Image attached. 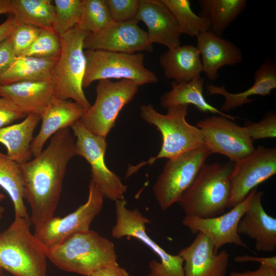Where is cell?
<instances>
[{"label": "cell", "mask_w": 276, "mask_h": 276, "mask_svg": "<svg viewBox=\"0 0 276 276\" xmlns=\"http://www.w3.org/2000/svg\"><path fill=\"white\" fill-rule=\"evenodd\" d=\"M16 57L10 36L0 44V77L12 64Z\"/></svg>", "instance_id": "cell-39"}, {"label": "cell", "mask_w": 276, "mask_h": 276, "mask_svg": "<svg viewBox=\"0 0 276 276\" xmlns=\"http://www.w3.org/2000/svg\"><path fill=\"white\" fill-rule=\"evenodd\" d=\"M113 22H120L136 18L140 0H106Z\"/></svg>", "instance_id": "cell-36"}, {"label": "cell", "mask_w": 276, "mask_h": 276, "mask_svg": "<svg viewBox=\"0 0 276 276\" xmlns=\"http://www.w3.org/2000/svg\"><path fill=\"white\" fill-rule=\"evenodd\" d=\"M0 276H4V275H2V274H0Z\"/></svg>", "instance_id": "cell-48"}, {"label": "cell", "mask_w": 276, "mask_h": 276, "mask_svg": "<svg viewBox=\"0 0 276 276\" xmlns=\"http://www.w3.org/2000/svg\"><path fill=\"white\" fill-rule=\"evenodd\" d=\"M27 115L6 98L0 97V129L14 121L25 118Z\"/></svg>", "instance_id": "cell-38"}, {"label": "cell", "mask_w": 276, "mask_h": 276, "mask_svg": "<svg viewBox=\"0 0 276 276\" xmlns=\"http://www.w3.org/2000/svg\"><path fill=\"white\" fill-rule=\"evenodd\" d=\"M89 276H130L128 271L119 264L100 268Z\"/></svg>", "instance_id": "cell-41"}, {"label": "cell", "mask_w": 276, "mask_h": 276, "mask_svg": "<svg viewBox=\"0 0 276 276\" xmlns=\"http://www.w3.org/2000/svg\"><path fill=\"white\" fill-rule=\"evenodd\" d=\"M275 173V148L258 146L252 154L235 163L233 167L228 208L240 203L258 185Z\"/></svg>", "instance_id": "cell-13"}, {"label": "cell", "mask_w": 276, "mask_h": 276, "mask_svg": "<svg viewBox=\"0 0 276 276\" xmlns=\"http://www.w3.org/2000/svg\"><path fill=\"white\" fill-rule=\"evenodd\" d=\"M46 254L48 259L60 270L84 276L119 264L114 244L90 229L47 249Z\"/></svg>", "instance_id": "cell-2"}, {"label": "cell", "mask_w": 276, "mask_h": 276, "mask_svg": "<svg viewBox=\"0 0 276 276\" xmlns=\"http://www.w3.org/2000/svg\"><path fill=\"white\" fill-rule=\"evenodd\" d=\"M139 21L136 18L120 22L113 21L86 37L84 49L124 53L151 52L152 43L147 32L139 26Z\"/></svg>", "instance_id": "cell-15"}, {"label": "cell", "mask_w": 276, "mask_h": 276, "mask_svg": "<svg viewBox=\"0 0 276 276\" xmlns=\"http://www.w3.org/2000/svg\"><path fill=\"white\" fill-rule=\"evenodd\" d=\"M2 269L0 268V274H2Z\"/></svg>", "instance_id": "cell-47"}, {"label": "cell", "mask_w": 276, "mask_h": 276, "mask_svg": "<svg viewBox=\"0 0 276 276\" xmlns=\"http://www.w3.org/2000/svg\"><path fill=\"white\" fill-rule=\"evenodd\" d=\"M61 50L60 37L54 30L41 29L35 41L19 56L57 59L60 55Z\"/></svg>", "instance_id": "cell-34"}, {"label": "cell", "mask_w": 276, "mask_h": 276, "mask_svg": "<svg viewBox=\"0 0 276 276\" xmlns=\"http://www.w3.org/2000/svg\"><path fill=\"white\" fill-rule=\"evenodd\" d=\"M136 19L147 26L150 41L168 49L180 45L181 33L172 14L160 0H140Z\"/></svg>", "instance_id": "cell-18"}, {"label": "cell", "mask_w": 276, "mask_h": 276, "mask_svg": "<svg viewBox=\"0 0 276 276\" xmlns=\"http://www.w3.org/2000/svg\"><path fill=\"white\" fill-rule=\"evenodd\" d=\"M196 126L211 154L225 155L235 163L255 150L246 127L225 117L215 114L198 121Z\"/></svg>", "instance_id": "cell-12"}, {"label": "cell", "mask_w": 276, "mask_h": 276, "mask_svg": "<svg viewBox=\"0 0 276 276\" xmlns=\"http://www.w3.org/2000/svg\"><path fill=\"white\" fill-rule=\"evenodd\" d=\"M51 0H11V14L18 24L53 30L55 7Z\"/></svg>", "instance_id": "cell-28"}, {"label": "cell", "mask_w": 276, "mask_h": 276, "mask_svg": "<svg viewBox=\"0 0 276 276\" xmlns=\"http://www.w3.org/2000/svg\"><path fill=\"white\" fill-rule=\"evenodd\" d=\"M252 140L274 138L276 136V115L270 111L259 122L245 126Z\"/></svg>", "instance_id": "cell-37"}, {"label": "cell", "mask_w": 276, "mask_h": 276, "mask_svg": "<svg viewBox=\"0 0 276 276\" xmlns=\"http://www.w3.org/2000/svg\"><path fill=\"white\" fill-rule=\"evenodd\" d=\"M256 191V188L253 189L243 201L226 213L209 218L185 216L182 223L192 233L203 234L213 244L215 253L226 244L247 248L238 233V225Z\"/></svg>", "instance_id": "cell-14"}, {"label": "cell", "mask_w": 276, "mask_h": 276, "mask_svg": "<svg viewBox=\"0 0 276 276\" xmlns=\"http://www.w3.org/2000/svg\"><path fill=\"white\" fill-rule=\"evenodd\" d=\"M112 22L106 0H82L81 16L76 27L93 33Z\"/></svg>", "instance_id": "cell-32"}, {"label": "cell", "mask_w": 276, "mask_h": 276, "mask_svg": "<svg viewBox=\"0 0 276 276\" xmlns=\"http://www.w3.org/2000/svg\"><path fill=\"white\" fill-rule=\"evenodd\" d=\"M201 16L209 19L210 30L221 36L223 32L245 9L246 0H199Z\"/></svg>", "instance_id": "cell-29"}, {"label": "cell", "mask_w": 276, "mask_h": 276, "mask_svg": "<svg viewBox=\"0 0 276 276\" xmlns=\"http://www.w3.org/2000/svg\"><path fill=\"white\" fill-rule=\"evenodd\" d=\"M204 80L199 77L188 82L173 81L170 91L164 94L160 100L164 108L177 105H193L200 112H210L225 117L234 122L237 117L222 112L209 103L203 95Z\"/></svg>", "instance_id": "cell-26"}, {"label": "cell", "mask_w": 276, "mask_h": 276, "mask_svg": "<svg viewBox=\"0 0 276 276\" xmlns=\"http://www.w3.org/2000/svg\"><path fill=\"white\" fill-rule=\"evenodd\" d=\"M116 223L111 230L113 238L124 237L136 238L150 248L159 257V262L169 266H183V261L178 254L173 255L167 252L153 240L146 232V225L150 219L144 216L137 209L130 210L127 207L124 199L115 201Z\"/></svg>", "instance_id": "cell-16"}, {"label": "cell", "mask_w": 276, "mask_h": 276, "mask_svg": "<svg viewBox=\"0 0 276 276\" xmlns=\"http://www.w3.org/2000/svg\"><path fill=\"white\" fill-rule=\"evenodd\" d=\"M175 18L180 31L190 37L210 30V21L207 18L196 14L191 8L189 0H160Z\"/></svg>", "instance_id": "cell-31"}, {"label": "cell", "mask_w": 276, "mask_h": 276, "mask_svg": "<svg viewBox=\"0 0 276 276\" xmlns=\"http://www.w3.org/2000/svg\"><path fill=\"white\" fill-rule=\"evenodd\" d=\"M90 34L75 27L60 37L61 52L52 74L54 96L63 100L72 99L87 109L91 105L83 87L86 69L83 44Z\"/></svg>", "instance_id": "cell-6"}, {"label": "cell", "mask_w": 276, "mask_h": 276, "mask_svg": "<svg viewBox=\"0 0 276 276\" xmlns=\"http://www.w3.org/2000/svg\"><path fill=\"white\" fill-rule=\"evenodd\" d=\"M196 37V47L200 56L202 72L210 81L218 78V71L222 67L237 64L243 60L242 52L237 46L211 30Z\"/></svg>", "instance_id": "cell-21"}, {"label": "cell", "mask_w": 276, "mask_h": 276, "mask_svg": "<svg viewBox=\"0 0 276 276\" xmlns=\"http://www.w3.org/2000/svg\"><path fill=\"white\" fill-rule=\"evenodd\" d=\"M87 110L77 102L54 96L41 115L40 130L31 145L32 155H37L49 138L59 130L71 127L79 121Z\"/></svg>", "instance_id": "cell-20"}, {"label": "cell", "mask_w": 276, "mask_h": 276, "mask_svg": "<svg viewBox=\"0 0 276 276\" xmlns=\"http://www.w3.org/2000/svg\"><path fill=\"white\" fill-rule=\"evenodd\" d=\"M236 262H258L260 265H264L276 268V257H257L249 255L236 256L234 259Z\"/></svg>", "instance_id": "cell-42"}, {"label": "cell", "mask_w": 276, "mask_h": 276, "mask_svg": "<svg viewBox=\"0 0 276 276\" xmlns=\"http://www.w3.org/2000/svg\"><path fill=\"white\" fill-rule=\"evenodd\" d=\"M5 198V195L0 193V201H2Z\"/></svg>", "instance_id": "cell-46"}, {"label": "cell", "mask_w": 276, "mask_h": 276, "mask_svg": "<svg viewBox=\"0 0 276 276\" xmlns=\"http://www.w3.org/2000/svg\"><path fill=\"white\" fill-rule=\"evenodd\" d=\"M11 12V0H0V15Z\"/></svg>", "instance_id": "cell-44"}, {"label": "cell", "mask_w": 276, "mask_h": 276, "mask_svg": "<svg viewBox=\"0 0 276 276\" xmlns=\"http://www.w3.org/2000/svg\"><path fill=\"white\" fill-rule=\"evenodd\" d=\"M211 154L203 144L168 159L153 187L154 196L162 210L178 202Z\"/></svg>", "instance_id": "cell-8"}, {"label": "cell", "mask_w": 276, "mask_h": 276, "mask_svg": "<svg viewBox=\"0 0 276 276\" xmlns=\"http://www.w3.org/2000/svg\"><path fill=\"white\" fill-rule=\"evenodd\" d=\"M31 225L30 218L15 217L0 233V268L14 276H47L46 249Z\"/></svg>", "instance_id": "cell-4"}, {"label": "cell", "mask_w": 276, "mask_h": 276, "mask_svg": "<svg viewBox=\"0 0 276 276\" xmlns=\"http://www.w3.org/2000/svg\"><path fill=\"white\" fill-rule=\"evenodd\" d=\"M52 79L0 85V97L7 98L27 116L41 115L54 97Z\"/></svg>", "instance_id": "cell-22"}, {"label": "cell", "mask_w": 276, "mask_h": 276, "mask_svg": "<svg viewBox=\"0 0 276 276\" xmlns=\"http://www.w3.org/2000/svg\"><path fill=\"white\" fill-rule=\"evenodd\" d=\"M228 164H205L178 203L185 216L209 218L222 214L231 195Z\"/></svg>", "instance_id": "cell-5"}, {"label": "cell", "mask_w": 276, "mask_h": 276, "mask_svg": "<svg viewBox=\"0 0 276 276\" xmlns=\"http://www.w3.org/2000/svg\"><path fill=\"white\" fill-rule=\"evenodd\" d=\"M0 186L13 202L15 217L30 218L24 202V185L19 164L7 155L0 156Z\"/></svg>", "instance_id": "cell-30"}, {"label": "cell", "mask_w": 276, "mask_h": 276, "mask_svg": "<svg viewBox=\"0 0 276 276\" xmlns=\"http://www.w3.org/2000/svg\"><path fill=\"white\" fill-rule=\"evenodd\" d=\"M71 127L76 137L75 148L77 155L84 157L90 166L91 180L106 198L115 201L124 199L127 186L105 164L104 155L107 146L106 138L94 134L79 121Z\"/></svg>", "instance_id": "cell-11"}, {"label": "cell", "mask_w": 276, "mask_h": 276, "mask_svg": "<svg viewBox=\"0 0 276 276\" xmlns=\"http://www.w3.org/2000/svg\"><path fill=\"white\" fill-rule=\"evenodd\" d=\"M159 62L165 76L173 81L188 82L200 77L202 72L200 54L192 44L168 49L160 55Z\"/></svg>", "instance_id": "cell-24"}, {"label": "cell", "mask_w": 276, "mask_h": 276, "mask_svg": "<svg viewBox=\"0 0 276 276\" xmlns=\"http://www.w3.org/2000/svg\"><path fill=\"white\" fill-rule=\"evenodd\" d=\"M188 106L187 105L171 106L167 108L166 114H162L150 104L141 105V117L148 124L155 126L160 131L162 145L155 156L134 167H129L126 177L130 176L142 166L152 165L157 159H169L205 144L199 128L186 121Z\"/></svg>", "instance_id": "cell-3"}, {"label": "cell", "mask_w": 276, "mask_h": 276, "mask_svg": "<svg viewBox=\"0 0 276 276\" xmlns=\"http://www.w3.org/2000/svg\"><path fill=\"white\" fill-rule=\"evenodd\" d=\"M17 24L12 14L0 24V44L11 36Z\"/></svg>", "instance_id": "cell-43"}, {"label": "cell", "mask_w": 276, "mask_h": 276, "mask_svg": "<svg viewBox=\"0 0 276 276\" xmlns=\"http://www.w3.org/2000/svg\"><path fill=\"white\" fill-rule=\"evenodd\" d=\"M84 54L86 69L83 88L103 79L130 80L139 86L159 81L154 72L145 67L143 54L87 50Z\"/></svg>", "instance_id": "cell-7"}, {"label": "cell", "mask_w": 276, "mask_h": 276, "mask_svg": "<svg viewBox=\"0 0 276 276\" xmlns=\"http://www.w3.org/2000/svg\"><path fill=\"white\" fill-rule=\"evenodd\" d=\"M196 234L192 243L178 254L183 261L185 276H226L228 252L215 253L210 240L201 233Z\"/></svg>", "instance_id": "cell-17"}, {"label": "cell", "mask_w": 276, "mask_h": 276, "mask_svg": "<svg viewBox=\"0 0 276 276\" xmlns=\"http://www.w3.org/2000/svg\"><path fill=\"white\" fill-rule=\"evenodd\" d=\"M229 276H276V268L260 265L259 267L254 271L231 272Z\"/></svg>", "instance_id": "cell-40"}, {"label": "cell", "mask_w": 276, "mask_h": 276, "mask_svg": "<svg viewBox=\"0 0 276 276\" xmlns=\"http://www.w3.org/2000/svg\"><path fill=\"white\" fill-rule=\"evenodd\" d=\"M4 212L5 208L2 206H0V219L2 218Z\"/></svg>", "instance_id": "cell-45"}, {"label": "cell", "mask_w": 276, "mask_h": 276, "mask_svg": "<svg viewBox=\"0 0 276 276\" xmlns=\"http://www.w3.org/2000/svg\"><path fill=\"white\" fill-rule=\"evenodd\" d=\"M138 89L139 86L130 80L98 81L95 103L79 122L94 134L106 138L114 126L120 112L133 99Z\"/></svg>", "instance_id": "cell-9"}, {"label": "cell", "mask_w": 276, "mask_h": 276, "mask_svg": "<svg viewBox=\"0 0 276 276\" xmlns=\"http://www.w3.org/2000/svg\"><path fill=\"white\" fill-rule=\"evenodd\" d=\"M76 155L74 138L70 129L64 128L55 133L34 158L19 164L34 229L54 216L67 164Z\"/></svg>", "instance_id": "cell-1"}, {"label": "cell", "mask_w": 276, "mask_h": 276, "mask_svg": "<svg viewBox=\"0 0 276 276\" xmlns=\"http://www.w3.org/2000/svg\"><path fill=\"white\" fill-rule=\"evenodd\" d=\"M41 119L40 115L30 114L22 122L0 129V143L6 147L9 158L18 164L30 160L33 133Z\"/></svg>", "instance_id": "cell-25"}, {"label": "cell", "mask_w": 276, "mask_h": 276, "mask_svg": "<svg viewBox=\"0 0 276 276\" xmlns=\"http://www.w3.org/2000/svg\"><path fill=\"white\" fill-rule=\"evenodd\" d=\"M103 197L99 188L90 180L88 198L84 204L63 217L54 216L34 229V235L47 249L76 234L89 231L90 224L102 209Z\"/></svg>", "instance_id": "cell-10"}, {"label": "cell", "mask_w": 276, "mask_h": 276, "mask_svg": "<svg viewBox=\"0 0 276 276\" xmlns=\"http://www.w3.org/2000/svg\"><path fill=\"white\" fill-rule=\"evenodd\" d=\"M57 59H45L20 56L0 77V85L52 79Z\"/></svg>", "instance_id": "cell-27"}, {"label": "cell", "mask_w": 276, "mask_h": 276, "mask_svg": "<svg viewBox=\"0 0 276 276\" xmlns=\"http://www.w3.org/2000/svg\"><path fill=\"white\" fill-rule=\"evenodd\" d=\"M254 82L246 90L237 93L228 92L224 85L216 86L211 83L206 85L208 95H219L224 98L221 107L222 112H228L236 107L250 103L255 96H266L276 88V66L273 61L267 59L256 70L254 74Z\"/></svg>", "instance_id": "cell-23"}, {"label": "cell", "mask_w": 276, "mask_h": 276, "mask_svg": "<svg viewBox=\"0 0 276 276\" xmlns=\"http://www.w3.org/2000/svg\"><path fill=\"white\" fill-rule=\"evenodd\" d=\"M55 16L53 30L61 36L75 28L79 22L82 0H54Z\"/></svg>", "instance_id": "cell-33"}, {"label": "cell", "mask_w": 276, "mask_h": 276, "mask_svg": "<svg viewBox=\"0 0 276 276\" xmlns=\"http://www.w3.org/2000/svg\"><path fill=\"white\" fill-rule=\"evenodd\" d=\"M263 192L256 191L238 225V233L255 240V249L272 252L276 249V219L262 203Z\"/></svg>", "instance_id": "cell-19"}, {"label": "cell", "mask_w": 276, "mask_h": 276, "mask_svg": "<svg viewBox=\"0 0 276 276\" xmlns=\"http://www.w3.org/2000/svg\"><path fill=\"white\" fill-rule=\"evenodd\" d=\"M41 29L24 24H17L10 36L16 57L21 55L35 41Z\"/></svg>", "instance_id": "cell-35"}]
</instances>
